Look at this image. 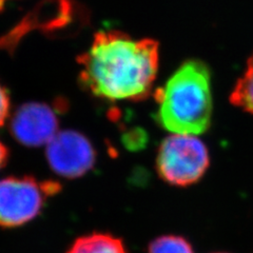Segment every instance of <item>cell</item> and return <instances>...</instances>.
Returning <instances> with one entry per match:
<instances>
[{"instance_id": "6da1fadb", "label": "cell", "mask_w": 253, "mask_h": 253, "mask_svg": "<svg viewBox=\"0 0 253 253\" xmlns=\"http://www.w3.org/2000/svg\"><path fill=\"white\" fill-rule=\"evenodd\" d=\"M154 39H133L117 30L99 31L89 49L77 57L79 82L95 97L110 101L146 98L160 61Z\"/></svg>"}, {"instance_id": "7a4b0ae2", "label": "cell", "mask_w": 253, "mask_h": 253, "mask_svg": "<svg viewBox=\"0 0 253 253\" xmlns=\"http://www.w3.org/2000/svg\"><path fill=\"white\" fill-rule=\"evenodd\" d=\"M157 120L173 134L200 135L210 126L212 94L208 67L199 60L184 62L155 93Z\"/></svg>"}, {"instance_id": "3957f363", "label": "cell", "mask_w": 253, "mask_h": 253, "mask_svg": "<svg viewBox=\"0 0 253 253\" xmlns=\"http://www.w3.org/2000/svg\"><path fill=\"white\" fill-rule=\"evenodd\" d=\"M60 191L54 180L32 176H10L0 180V227L25 225L38 216L50 196Z\"/></svg>"}, {"instance_id": "277c9868", "label": "cell", "mask_w": 253, "mask_h": 253, "mask_svg": "<svg viewBox=\"0 0 253 253\" xmlns=\"http://www.w3.org/2000/svg\"><path fill=\"white\" fill-rule=\"evenodd\" d=\"M156 166L160 176L167 183L174 186L192 185L208 169V150L194 135L172 134L162 142Z\"/></svg>"}, {"instance_id": "5b68a950", "label": "cell", "mask_w": 253, "mask_h": 253, "mask_svg": "<svg viewBox=\"0 0 253 253\" xmlns=\"http://www.w3.org/2000/svg\"><path fill=\"white\" fill-rule=\"evenodd\" d=\"M45 156L51 169L66 178L84 176L96 160L91 141L73 130L58 132L46 145Z\"/></svg>"}, {"instance_id": "8992f818", "label": "cell", "mask_w": 253, "mask_h": 253, "mask_svg": "<svg viewBox=\"0 0 253 253\" xmlns=\"http://www.w3.org/2000/svg\"><path fill=\"white\" fill-rule=\"evenodd\" d=\"M58 117L54 110L42 102L22 105L11 120L13 136L28 147L46 146L58 133Z\"/></svg>"}, {"instance_id": "52a82bcc", "label": "cell", "mask_w": 253, "mask_h": 253, "mask_svg": "<svg viewBox=\"0 0 253 253\" xmlns=\"http://www.w3.org/2000/svg\"><path fill=\"white\" fill-rule=\"evenodd\" d=\"M67 253H126L123 242L113 235L94 232L78 237Z\"/></svg>"}, {"instance_id": "ba28073f", "label": "cell", "mask_w": 253, "mask_h": 253, "mask_svg": "<svg viewBox=\"0 0 253 253\" xmlns=\"http://www.w3.org/2000/svg\"><path fill=\"white\" fill-rule=\"evenodd\" d=\"M230 101L234 106L253 114V55L247 62L246 72L234 86Z\"/></svg>"}, {"instance_id": "9c48e42d", "label": "cell", "mask_w": 253, "mask_h": 253, "mask_svg": "<svg viewBox=\"0 0 253 253\" xmlns=\"http://www.w3.org/2000/svg\"><path fill=\"white\" fill-rule=\"evenodd\" d=\"M149 253H194L185 239L175 235L157 237L149 246Z\"/></svg>"}, {"instance_id": "30bf717a", "label": "cell", "mask_w": 253, "mask_h": 253, "mask_svg": "<svg viewBox=\"0 0 253 253\" xmlns=\"http://www.w3.org/2000/svg\"><path fill=\"white\" fill-rule=\"evenodd\" d=\"M10 95L2 84H0V128L5 124L10 115Z\"/></svg>"}, {"instance_id": "8fae6325", "label": "cell", "mask_w": 253, "mask_h": 253, "mask_svg": "<svg viewBox=\"0 0 253 253\" xmlns=\"http://www.w3.org/2000/svg\"><path fill=\"white\" fill-rule=\"evenodd\" d=\"M7 158H9V149L2 141H0V169L6 164Z\"/></svg>"}]
</instances>
